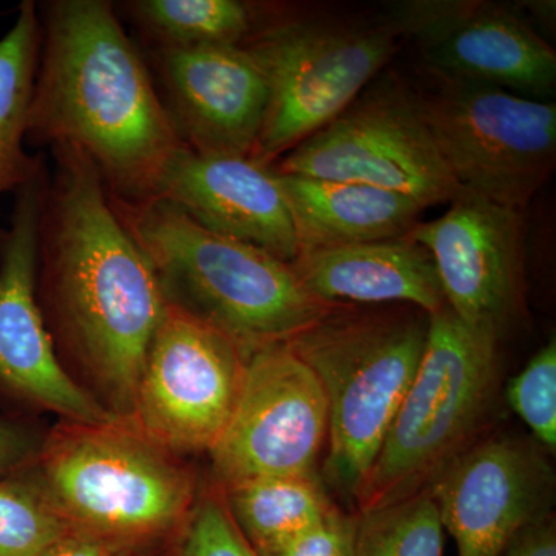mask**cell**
<instances>
[{
	"mask_svg": "<svg viewBox=\"0 0 556 556\" xmlns=\"http://www.w3.org/2000/svg\"><path fill=\"white\" fill-rule=\"evenodd\" d=\"M40 49L27 144L78 146L113 200L155 197L181 148L150 65L109 0L38 3Z\"/></svg>",
	"mask_w": 556,
	"mask_h": 556,
	"instance_id": "2",
	"label": "cell"
},
{
	"mask_svg": "<svg viewBox=\"0 0 556 556\" xmlns=\"http://www.w3.org/2000/svg\"><path fill=\"white\" fill-rule=\"evenodd\" d=\"M383 17L354 21L258 7L241 47L268 84V108L251 159L273 166L324 129L386 67L399 49Z\"/></svg>",
	"mask_w": 556,
	"mask_h": 556,
	"instance_id": "6",
	"label": "cell"
},
{
	"mask_svg": "<svg viewBox=\"0 0 556 556\" xmlns=\"http://www.w3.org/2000/svg\"><path fill=\"white\" fill-rule=\"evenodd\" d=\"M163 556H178V555L175 554V552H172V554H167V555H163Z\"/></svg>",
	"mask_w": 556,
	"mask_h": 556,
	"instance_id": "31",
	"label": "cell"
},
{
	"mask_svg": "<svg viewBox=\"0 0 556 556\" xmlns=\"http://www.w3.org/2000/svg\"><path fill=\"white\" fill-rule=\"evenodd\" d=\"M541 448L519 438L486 439L428 482L457 556H500L526 527L551 515L554 470Z\"/></svg>",
	"mask_w": 556,
	"mask_h": 556,
	"instance_id": "15",
	"label": "cell"
},
{
	"mask_svg": "<svg viewBox=\"0 0 556 556\" xmlns=\"http://www.w3.org/2000/svg\"><path fill=\"white\" fill-rule=\"evenodd\" d=\"M416 43L427 72L551 102L556 53L514 10L479 0H415L386 16Z\"/></svg>",
	"mask_w": 556,
	"mask_h": 556,
	"instance_id": "12",
	"label": "cell"
},
{
	"mask_svg": "<svg viewBox=\"0 0 556 556\" xmlns=\"http://www.w3.org/2000/svg\"><path fill=\"white\" fill-rule=\"evenodd\" d=\"M291 266L328 305L407 303L427 316L447 306L433 258L407 236L303 252Z\"/></svg>",
	"mask_w": 556,
	"mask_h": 556,
	"instance_id": "18",
	"label": "cell"
},
{
	"mask_svg": "<svg viewBox=\"0 0 556 556\" xmlns=\"http://www.w3.org/2000/svg\"><path fill=\"white\" fill-rule=\"evenodd\" d=\"M46 434L0 417V479L30 466L42 447Z\"/></svg>",
	"mask_w": 556,
	"mask_h": 556,
	"instance_id": "28",
	"label": "cell"
},
{
	"mask_svg": "<svg viewBox=\"0 0 556 556\" xmlns=\"http://www.w3.org/2000/svg\"><path fill=\"white\" fill-rule=\"evenodd\" d=\"M39 556H137L108 541L68 530Z\"/></svg>",
	"mask_w": 556,
	"mask_h": 556,
	"instance_id": "30",
	"label": "cell"
},
{
	"mask_svg": "<svg viewBox=\"0 0 556 556\" xmlns=\"http://www.w3.org/2000/svg\"><path fill=\"white\" fill-rule=\"evenodd\" d=\"M159 91L179 141L200 155L251 156L268 84L241 46L150 50Z\"/></svg>",
	"mask_w": 556,
	"mask_h": 556,
	"instance_id": "16",
	"label": "cell"
},
{
	"mask_svg": "<svg viewBox=\"0 0 556 556\" xmlns=\"http://www.w3.org/2000/svg\"><path fill=\"white\" fill-rule=\"evenodd\" d=\"M354 556H442L444 527L428 489L372 510L357 511Z\"/></svg>",
	"mask_w": 556,
	"mask_h": 556,
	"instance_id": "23",
	"label": "cell"
},
{
	"mask_svg": "<svg viewBox=\"0 0 556 556\" xmlns=\"http://www.w3.org/2000/svg\"><path fill=\"white\" fill-rule=\"evenodd\" d=\"M110 201L169 306L247 351L291 342L339 306L314 298L291 263L204 229L169 201Z\"/></svg>",
	"mask_w": 556,
	"mask_h": 556,
	"instance_id": "4",
	"label": "cell"
},
{
	"mask_svg": "<svg viewBox=\"0 0 556 556\" xmlns=\"http://www.w3.org/2000/svg\"><path fill=\"white\" fill-rule=\"evenodd\" d=\"M500 556H556L555 519L546 518L526 527Z\"/></svg>",
	"mask_w": 556,
	"mask_h": 556,
	"instance_id": "29",
	"label": "cell"
},
{
	"mask_svg": "<svg viewBox=\"0 0 556 556\" xmlns=\"http://www.w3.org/2000/svg\"><path fill=\"white\" fill-rule=\"evenodd\" d=\"M358 514L332 507L324 518L258 556H354Z\"/></svg>",
	"mask_w": 556,
	"mask_h": 556,
	"instance_id": "27",
	"label": "cell"
},
{
	"mask_svg": "<svg viewBox=\"0 0 556 556\" xmlns=\"http://www.w3.org/2000/svg\"><path fill=\"white\" fill-rule=\"evenodd\" d=\"M247 357L228 336L169 306L146 354L130 426L182 459L207 455L236 407Z\"/></svg>",
	"mask_w": 556,
	"mask_h": 556,
	"instance_id": "10",
	"label": "cell"
},
{
	"mask_svg": "<svg viewBox=\"0 0 556 556\" xmlns=\"http://www.w3.org/2000/svg\"><path fill=\"white\" fill-rule=\"evenodd\" d=\"M428 316L338 306L288 342L317 376L328 407L325 478L356 500L419 367Z\"/></svg>",
	"mask_w": 556,
	"mask_h": 556,
	"instance_id": "5",
	"label": "cell"
},
{
	"mask_svg": "<svg viewBox=\"0 0 556 556\" xmlns=\"http://www.w3.org/2000/svg\"><path fill=\"white\" fill-rule=\"evenodd\" d=\"M427 75L413 93L459 189L525 212L555 169L554 102Z\"/></svg>",
	"mask_w": 556,
	"mask_h": 556,
	"instance_id": "8",
	"label": "cell"
},
{
	"mask_svg": "<svg viewBox=\"0 0 556 556\" xmlns=\"http://www.w3.org/2000/svg\"><path fill=\"white\" fill-rule=\"evenodd\" d=\"M175 554L178 556H258L230 517L222 493L201 490Z\"/></svg>",
	"mask_w": 556,
	"mask_h": 556,
	"instance_id": "26",
	"label": "cell"
},
{
	"mask_svg": "<svg viewBox=\"0 0 556 556\" xmlns=\"http://www.w3.org/2000/svg\"><path fill=\"white\" fill-rule=\"evenodd\" d=\"M450 204L407 237L433 258L447 308L501 336L526 308L525 212L464 190Z\"/></svg>",
	"mask_w": 556,
	"mask_h": 556,
	"instance_id": "14",
	"label": "cell"
},
{
	"mask_svg": "<svg viewBox=\"0 0 556 556\" xmlns=\"http://www.w3.org/2000/svg\"><path fill=\"white\" fill-rule=\"evenodd\" d=\"M152 50L241 46L257 5L240 0H129L121 2Z\"/></svg>",
	"mask_w": 556,
	"mask_h": 556,
	"instance_id": "22",
	"label": "cell"
},
{
	"mask_svg": "<svg viewBox=\"0 0 556 556\" xmlns=\"http://www.w3.org/2000/svg\"><path fill=\"white\" fill-rule=\"evenodd\" d=\"M38 229L36 298L70 378L129 424L146 354L169 303L113 211L93 160L51 148Z\"/></svg>",
	"mask_w": 556,
	"mask_h": 556,
	"instance_id": "1",
	"label": "cell"
},
{
	"mask_svg": "<svg viewBox=\"0 0 556 556\" xmlns=\"http://www.w3.org/2000/svg\"><path fill=\"white\" fill-rule=\"evenodd\" d=\"M328 407L313 369L288 343L248 351L236 407L207 453L211 485L317 473Z\"/></svg>",
	"mask_w": 556,
	"mask_h": 556,
	"instance_id": "11",
	"label": "cell"
},
{
	"mask_svg": "<svg viewBox=\"0 0 556 556\" xmlns=\"http://www.w3.org/2000/svg\"><path fill=\"white\" fill-rule=\"evenodd\" d=\"M280 175L361 182L404 193L430 207L460 189L422 119L415 93L382 80L324 129L273 164Z\"/></svg>",
	"mask_w": 556,
	"mask_h": 556,
	"instance_id": "9",
	"label": "cell"
},
{
	"mask_svg": "<svg viewBox=\"0 0 556 556\" xmlns=\"http://www.w3.org/2000/svg\"><path fill=\"white\" fill-rule=\"evenodd\" d=\"M49 166L14 193L0 237V390L61 420H116L62 367L36 298L38 229Z\"/></svg>",
	"mask_w": 556,
	"mask_h": 556,
	"instance_id": "13",
	"label": "cell"
},
{
	"mask_svg": "<svg viewBox=\"0 0 556 556\" xmlns=\"http://www.w3.org/2000/svg\"><path fill=\"white\" fill-rule=\"evenodd\" d=\"M277 177L294 225L299 255L399 239L415 228L427 208L404 193L361 182L300 175Z\"/></svg>",
	"mask_w": 556,
	"mask_h": 556,
	"instance_id": "19",
	"label": "cell"
},
{
	"mask_svg": "<svg viewBox=\"0 0 556 556\" xmlns=\"http://www.w3.org/2000/svg\"><path fill=\"white\" fill-rule=\"evenodd\" d=\"M27 471L68 530L137 556L175 552L201 493L188 459L119 420H61Z\"/></svg>",
	"mask_w": 556,
	"mask_h": 556,
	"instance_id": "3",
	"label": "cell"
},
{
	"mask_svg": "<svg viewBox=\"0 0 556 556\" xmlns=\"http://www.w3.org/2000/svg\"><path fill=\"white\" fill-rule=\"evenodd\" d=\"M65 532L27 467L0 479V556H39Z\"/></svg>",
	"mask_w": 556,
	"mask_h": 556,
	"instance_id": "24",
	"label": "cell"
},
{
	"mask_svg": "<svg viewBox=\"0 0 556 556\" xmlns=\"http://www.w3.org/2000/svg\"><path fill=\"white\" fill-rule=\"evenodd\" d=\"M2 230H3V229H0V237H2Z\"/></svg>",
	"mask_w": 556,
	"mask_h": 556,
	"instance_id": "32",
	"label": "cell"
},
{
	"mask_svg": "<svg viewBox=\"0 0 556 556\" xmlns=\"http://www.w3.org/2000/svg\"><path fill=\"white\" fill-rule=\"evenodd\" d=\"M507 401L511 409L532 431L536 444L556 448V343L547 345L530 358L529 364L510 380Z\"/></svg>",
	"mask_w": 556,
	"mask_h": 556,
	"instance_id": "25",
	"label": "cell"
},
{
	"mask_svg": "<svg viewBox=\"0 0 556 556\" xmlns=\"http://www.w3.org/2000/svg\"><path fill=\"white\" fill-rule=\"evenodd\" d=\"M39 49L38 2L25 0L0 38V195L16 193L47 166L46 156L28 155L25 150Z\"/></svg>",
	"mask_w": 556,
	"mask_h": 556,
	"instance_id": "20",
	"label": "cell"
},
{
	"mask_svg": "<svg viewBox=\"0 0 556 556\" xmlns=\"http://www.w3.org/2000/svg\"><path fill=\"white\" fill-rule=\"evenodd\" d=\"M197 225L292 263L294 225L273 166L251 156H208L181 146L161 175L155 197Z\"/></svg>",
	"mask_w": 556,
	"mask_h": 556,
	"instance_id": "17",
	"label": "cell"
},
{
	"mask_svg": "<svg viewBox=\"0 0 556 556\" xmlns=\"http://www.w3.org/2000/svg\"><path fill=\"white\" fill-rule=\"evenodd\" d=\"M218 492L257 554L308 529L334 507L317 473L251 479Z\"/></svg>",
	"mask_w": 556,
	"mask_h": 556,
	"instance_id": "21",
	"label": "cell"
},
{
	"mask_svg": "<svg viewBox=\"0 0 556 556\" xmlns=\"http://www.w3.org/2000/svg\"><path fill=\"white\" fill-rule=\"evenodd\" d=\"M500 339L492 329L464 324L447 306L428 316L422 358L358 490V511L426 489L471 445L495 397Z\"/></svg>",
	"mask_w": 556,
	"mask_h": 556,
	"instance_id": "7",
	"label": "cell"
}]
</instances>
